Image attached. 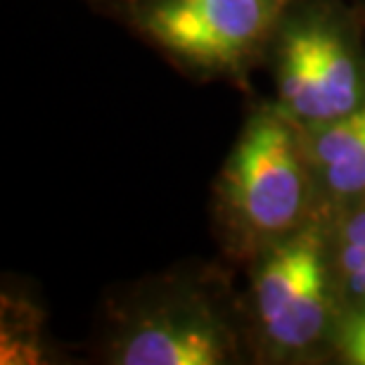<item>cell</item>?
I'll list each match as a JSON object with an SVG mask.
<instances>
[{
	"instance_id": "obj_2",
	"label": "cell",
	"mask_w": 365,
	"mask_h": 365,
	"mask_svg": "<svg viewBox=\"0 0 365 365\" xmlns=\"http://www.w3.org/2000/svg\"><path fill=\"white\" fill-rule=\"evenodd\" d=\"M330 221L332 216L318 209L304 228L257 257L252 313L261 344L273 359H311L339 327Z\"/></svg>"
},
{
	"instance_id": "obj_3",
	"label": "cell",
	"mask_w": 365,
	"mask_h": 365,
	"mask_svg": "<svg viewBox=\"0 0 365 365\" xmlns=\"http://www.w3.org/2000/svg\"><path fill=\"white\" fill-rule=\"evenodd\" d=\"M292 0H140L135 24L159 50L202 74L240 76Z\"/></svg>"
},
{
	"instance_id": "obj_7",
	"label": "cell",
	"mask_w": 365,
	"mask_h": 365,
	"mask_svg": "<svg viewBox=\"0 0 365 365\" xmlns=\"http://www.w3.org/2000/svg\"><path fill=\"white\" fill-rule=\"evenodd\" d=\"M330 266L341 313L365 306V200L330 221Z\"/></svg>"
},
{
	"instance_id": "obj_8",
	"label": "cell",
	"mask_w": 365,
	"mask_h": 365,
	"mask_svg": "<svg viewBox=\"0 0 365 365\" xmlns=\"http://www.w3.org/2000/svg\"><path fill=\"white\" fill-rule=\"evenodd\" d=\"M337 344L346 361L365 365V309L341 313L337 327Z\"/></svg>"
},
{
	"instance_id": "obj_4",
	"label": "cell",
	"mask_w": 365,
	"mask_h": 365,
	"mask_svg": "<svg viewBox=\"0 0 365 365\" xmlns=\"http://www.w3.org/2000/svg\"><path fill=\"white\" fill-rule=\"evenodd\" d=\"M275 81L277 107L302 128L337 121L365 102V62L330 14L284 21Z\"/></svg>"
},
{
	"instance_id": "obj_5",
	"label": "cell",
	"mask_w": 365,
	"mask_h": 365,
	"mask_svg": "<svg viewBox=\"0 0 365 365\" xmlns=\"http://www.w3.org/2000/svg\"><path fill=\"white\" fill-rule=\"evenodd\" d=\"M235 354L228 323L200 297H176L138 311L112 344L121 365H218Z\"/></svg>"
},
{
	"instance_id": "obj_9",
	"label": "cell",
	"mask_w": 365,
	"mask_h": 365,
	"mask_svg": "<svg viewBox=\"0 0 365 365\" xmlns=\"http://www.w3.org/2000/svg\"><path fill=\"white\" fill-rule=\"evenodd\" d=\"M363 309H365V306H363Z\"/></svg>"
},
{
	"instance_id": "obj_1",
	"label": "cell",
	"mask_w": 365,
	"mask_h": 365,
	"mask_svg": "<svg viewBox=\"0 0 365 365\" xmlns=\"http://www.w3.org/2000/svg\"><path fill=\"white\" fill-rule=\"evenodd\" d=\"M218 218L237 257H261L318 214L304 130L280 107L247 121L218 178Z\"/></svg>"
},
{
	"instance_id": "obj_6",
	"label": "cell",
	"mask_w": 365,
	"mask_h": 365,
	"mask_svg": "<svg viewBox=\"0 0 365 365\" xmlns=\"http://www.w3.org/2000/svg\"><path fill=\"white\" fill-rule=\"evenodd\" d=\"M318 204L334 216L365 200V102L351 114L302 128Z\"/></svg>"
}]
</instances>
